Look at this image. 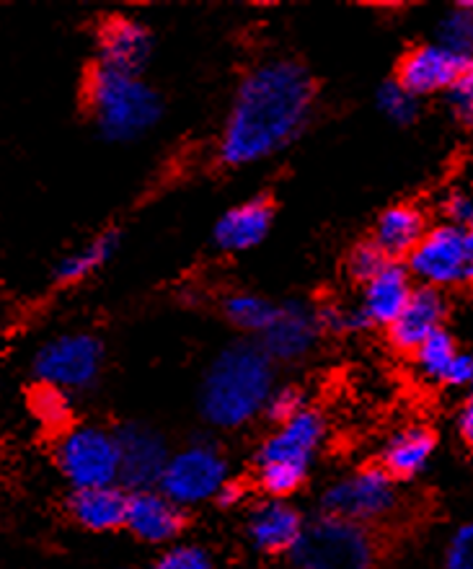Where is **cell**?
I'll return each instance as SVG.
<instances>
[{
	"label": "cell",
	"mask_w": 473,
	"mask_h": 569,
	"mask_svg": "<svg viewBox=\"0 0 473 569\" xmlns=\"http://www.w3.org/2000/svg\"><path fill=\"white\" fill-rule=\"evenodd\" d=\"M321 339V327L315 308L303 300H290L285 306H278L274 319L264 335L259 337V347L266 352L274 366L278 362H301L315 350Z\"/></svg>",
	"instance_id": "4fadbf2b"
},
{
	"label": "cell",
	"mask_w": 473,
	"mask_h": 569,
	"mask_svg": "<svg viewBox=\"0 0 473 569\" xmlns=\"http://www.w3.org/2000/svg\"><path fill=\"white\" fill-rule=\"evenodd\" d=\"M305 531L303 512L290 500L264 497L251 508L246 518V536L259 555H290Z\"/></svg>",
	"instance_id": "2e32d148"
},
{
	"label": "cell",
	"mask_w": 473,
	"mask_h": 569,
	"mask_svg": "<svg viewBox=\"0 0 473 569\" xmlns=\"http://www.w3.org/2000/svg\"><path fill=\"white\" fill-rule=\"evenodd\" d=\"M319 86L293 58L256 62L239 81L218 140V158L228 169L270 161L293 146L311 124Z\"/></svg>",
	"instance_id": "6da1fadb"
},
{
	"label": "cell",
	"mask_w": 473,
	"mask_h": 569,
	"mask_svg": "<svg viewBox=\"0 0 473 569\" xmlns=\"http://www.w3.org/2000/svg\"><path fill=\"white\" fill-rule=\"evenodd\" d=\"M305 409V399L303 391L298 386H274L270 401L264 407V417L272 420L274 425H282L290 417H295L298 412Z\"/></svg>",
	"instance_id": "1f68e13d"
},
{
	"label": "cell",
	"mask_w": 473,
	"mask_h": 569,
	"mask_svg": "<svg viewBox=\"0 0 473 569\" xmlns=\"http://www.w3.org/2000/svg\"><path fill=\"white\" fill-rule=\"evenodd\" d=\"M473 73V58L445 50L437 42H424L409 50L399 62L396 81L416 99L445 93L459 78Z\"/></svg>",
	"instance_id": "8fae6325"
},
{
	"label": "cell",
	"mask_w": 473,
	"mask_h": 569,
	"mask_svg": "<svg viewBox=\"0 0 473 569\" xmlns=\"http://www.w3.org/2000/svg\"><path fill=\"white\" fill-rule=\"evenodd\" d=\"M455 432H459V438L466 442V446H471L473 442V401H471V397L463 399L459 412H455Z\"/></svg>",
	"instance_id": "74e56055"
},
{
	"label": "cell",
	"mask_w": 473,
	"mask_h": 569,
	"mask_svg": "<svg viewBox=\"0 0 473 569\" xmlns=\"http://www.w3.org/2000/svg\"><path fill=\"white\" fill-rule=\"evenodd\" d=\"M29 409L47 432L60 435L73 425V399L68 391L52 389V386H34L29 397Z\"/></svg>",
	"instance_id": "484cf974"
},
{
	"label": "cell",
	"mask_w": 473,
	"mask_h": 569,
	"mask_svg": "<svg viewBox=\"0 0 473 569\" xmlns=\"http://www.w3.org/2000/svg\"><path fill=\"white\" fill-rule=\"evenodd\" d=\"M443 223L459 226V228H469L473 226V200L466 189H451L447 197L443 200Z\"/></svg>",
	"instance_id": "e575fe53"
},
{
	"label": "cell",
	"mask_w": 473,
	"mask_h": 569,
	"mask_svg": "<svg viewBox=\"0 0 473 569\" xmlns=\"http://www.w3.org/2000/svg\"><path fill=\"white\" fill-rule=\"evenodd\" d=\"M288 557L293 569H375V541L368 528L319 516Z\"/></svg>",
	"instance_id": "9c48e42d"
},
{
	"label": "cell",
	"mask_w": 473,
	"mask_h": 569,
	"mask_svg": "<svg viewBox=\"0 0 473 569\" xmlns=\"http://www.w3.org/2000/svg\"><path fill=\"white\" fill-rule=\"evenodd\" d=\"M278 366L259 342H235L215 355L200 386L202 420L215 430H241L264 415Z\"/></svg>",
	"instance_id": "7a4b0ae2"
},
{
	"label": "cell",
	"mask_w": 473,
	"mask_h": 569,
	"mask_svg": "<svg viewBox=\"0 0 473 569\" xmlns=\"http://www.w3.org/2000/svg\"><path fill=\"white\" fill-rule=\"evenodd\" d=\"M151 569H215V562L200 543H171L155 557Z\"/></svg>",
	"instance_id": "f1b7e54d"
},
{
	"label": "cell",
	"mask_w": 473,
	"mask_h": 569,
	"mask_svg": "<svg viewBox=\"0 0 473 569\" xmlns=\"http://www.w3.org/2000/svg\"><path fill=\"white\" fill-rule=\"evenodd\" d=\"M375 107L393 124H412L422 112V101L412 97L396 78L381 83V89L375 93Z\"/></svg>",
	"instance_id": "83f0119b"
},
{
	"label": "cell",
	"mask_w": 473,
	"mask_h": 569,
	"mask_svg": "<svg viewBox=\"0 0 473 569\" xmlns=\"http://www.w3.org/2000/svg\"><path fill=\"white\" fill-rule=\"evenodd\" d=\"M414 290V280L404 262H389L373 280L362 284V298L358 311L365 321V327H383L389 329L393 319L406 306L409 296Z\"/></svg>",
	"instance_id": "d6986e66"
},
{
	"label": "cell",
	"mask_w": 473,
	"mask_h": 569,
	"mask_svg": "<svg viewBox=\"0 0 473 569\" xmlns=\"http://www.w3.org/2000/svg\"><path fill=\"white\" fill-rule=\"evenodd\" d=\"M319 316L321 331H334V335H350V331L368 329L365 321L358 311V306H344V303H326L323 308H315Z\"/></svg>",
	"instance_id": "4dcf8cb0"
},
{
	"label": "cell",
	"mask_w": 473,
	"mask_h": 569,
	"mask_svg": "<svg viewBox=\"0 0 473 569\" xmlns=\"http://www.w3.org/2000/svg\"><path fill=\"white\" fill-rule=\"evenodd\" d=\"M404 267L422 288L455 290L473 280V233L451 223L430 226Z\"/></svg>",
	"instance_id": "30bf717a"
},
{
	"label": "cell",
	"mask_w": 473,
	"mask_h": 569,
	"mask_svg": "<svg viewBox=\"0 0 473 569\" xmlns=\"http://www.w3.org/2000/svg\"><path fill=\"white\" fill-rule=\"evenodd\" d=\"M461 352V345L455 335L447 327L437 329L435 335H430L424 342L412 352L414 358V370L420 373L424 381L440 383L443 386V378L455 360V355Z\"/></svg>",
	"instance_id": "d4e9b609"
},
{
	"label": "cell",
	"mask_w": 473,
	"mask_h": 569,
	"mask_svg": "<svg viewBox=\"0 0 473 569\" xmlns=\"http://www.w3.org/2000/svg\"><path fill=\"white\" fill-rule=\"evenodd\" d=\"M120 231H104L93 236L89 243H83L81 249H76L73 254L62 257L58 267H54V282L58 284H78L85 278H91L93 272H99L109 259L120 249Z\"/></svg>",
	"instance_id": "603a6c76"
},
{
	"label": "cell",
	"mask_w": 473,
	"mask_h": 569,
	"mask_svg": "<svg viewBox=\"0 0 473 569\" xmlns=\"http://www.w3.org/2000/svg\"><path fill=\"white\" fill-rule=\"evenodd\" d=\"M278 311V303H272L270 298L259 296V292H231L223 300V316L231 327L246 331V335L262 337L264 329L270 327Z\"/></svg>",
	"instance_id": "cb8c5ba5"
},
{
	"label": "cell",
	"mask_w": 473,
	"mask_h": 569,
	"mask_svg": "<svg viewBox=\"0 0 473 569\" xmlns=\"http://www.w3.org/2000/svg\"><path fill=\"white\" fill-rule=\"evenodd\" d=\"M104 342L91 331H62L37 347L31 358V373L37 386H52L60 391H85L99 381L104 370Z\"/></svg>",
	"instance_id": "8992f818"
},
{
	"label": "cell",
	"mask_w": 473,
	"mask_h": 569,
	"mask_svg": "<svg viewBox=\"0 0 473 569\" xmlns=\"http://www.w3.org/2000/svg\"><path fill=\"white\" fill-rule=\"evenodd\" d=\"M243 500H246V487H243L239 479H228L212 502H218L220 508L228 510V508H239Z\"/></svg>",
	"instance_id": "8d00e7d4"
},
{
	"label": "cell",
	"mask_w": 473,
	"mask_h": 569,
	"mask_svg": "<svg viewBox=\"0 0 473 569\" xmlns=\"http://www.w3.org/2000/svg\"><path fill=\"white\" fill-rule=\"evenodd\" d=\"M187 516L179 505L158 489H140L128 497V516L124 528L148 547H171L184 531Z\"/></svg>",
	"instance_id": "9a60e30c"
},
{
	"label": "cell",
	"mask_w": 473,
	"mask_h": 569,
	"mask_svg": "<svg viewBox=\"0 0 473 569\" xmlns=\"http://www.w3.org/2000/svg\"><path fill=\"white\" fill-rule=\"evenodd\" d=\"M447 107H451L453 120L461 124V128H471L473 122V73L463 76L455 81L451 89L445 91Z\"/></svg>",
	"instance_id": "836d02e7"
},
{
	"label": "cell",
	"mask_w": 473,
	"mask_h": 569,
	"mask_svg": "<svg viewBox=\"0 0 473 569\" xmlns=\"http://www.w3.org/2000/svg\"><path fill=\"white\" fill-rule=\"evenodd\" d=\"M437 453V435L427 425H406L385 440L381 469L393 481H412L430 469Z\"/></svg>",
	"instance_id": "ffe728a7"
},
{
	"label": "cell",
	"mask_w": 473,
	"mask_h": 569,
	"mask_svg": "<svg viewBox=\"0 0 473 569\" xmlns=\"http://www.w3.org/2000/svg\"><path fill=\"white\" fill-rule=\"evenodd\" d=\"M427 216L422 208L409 202H399L385 208L373 226V247L389 259V262H404L412 254L422 236L427 233Z\"/></svg>",
	"instance_id": "7402d4cb"
},
{
	"label": "cell",
	"mask_w": 473,
	"mask_h": 569,
	"mask_svg": "<svg viewBox=\"0 0 473 569\" xmlns=\"http://www.w3.org/2000/svg\"><path fill=\"white\" fill-rule=\"evenodd\" d=\"M326 440V420L319 409L305 407L262 440L256 450V485L270 500H290L311 477V466Z\"/></svg>",
	"instance_id": "277c9868"
},
{
	"label": "cell",
	"mask_w": 473,
	"mask_h": 569,
	"mask_svg": "<svg viewBox=\"0 0 473 569\" xmlns=\"http://www.w3.org/2000/svg\"><path fill=\"white\" fill-rule=\"evenodd\" d=\"M128 489L120 485L73 489L68 497V516L76 526L91 533H114L124 528L128 516Z\"/></svg>",
	"instance_id": "44dd1931"
},
{
	"label": "cell",
	"mask_w": 473,
	"mask_h": 569,
	"mask_svg": "<svg viewBox=\"0 0 473 569\" xmlns=\"http://www.w3.org/2000/svg\"><path fill=\"white\" fill-rule=\"evenodd\" d=\"M435 42L443 44L445 50L471 58V50H473V6H471V0H463V3L451 8V11L440 19Z\"/></svg>",
	"instance_id": "4316f807"
},
{
	"label": "cell",
	"mask_w": 473,
	"mask_h": 569,
	"mask_svg": "<svg viewBox=\"0 0 473 569\" xmlns=\"http://www.w3.org/2000/svg\"><path fill=\"white\" fill-rule=\"evenodd\" d=\"M401 492L381 466H360L331 481L321 492V516L368 528L383 523L399 510Z\"/></svg>",
	"instance_id": "5b68a950"
},
{
	"label": "cell",
	"mask_w": 473,
	"mask_h": 569,
	"mask_svg": "<svg viewBox=\"0 0 473 569\" xmlns=\"http://www.w3.org/2000/svg\"><path fill=\"white\" fill-rule=\"evenodd\" d=\"M114 432L120 448V487L130 492L155 489L171 456L163 435L143 422H130Z\"/></svg>",
	"instance_id": "7c38bea8"
},
{
	"label": "cell",
	"mask_w": 473,
	"mask_h": 569,
	"mask_svg": "<svg viewBox=\"0 0 473 569\" xmlns=\"http://www.w3.org/2000/svg\"><path fill=\"white\" fill-rule=\"evenodd\" d=\"M54 463L73 489L120 485L117 432L101 425H70L54 440Z\"/></svg>",
	"instance_id": "ba28073f"
},
{
	"label": "cell",
	"mask_w": 473,
	"mask_h": 569,
	"mask_svg": "<svg viewBox=\"0 0 473 569\" xmlns=\"http://www.w3.org/2000/svg\"><path fill=\"white\" fill-rule=\"evenodd\" d=\"M385 264H389V259H385L381 251L373 247V241L368 239L360 241L358 247L350 251V257H346V274H350L354 282L365 284L368 280H373Z\"/></svg>",
	"instance_id": "f546056e"
},
{
	"label": "cell",
	"mask_w": 473,
	"mask_h": 569,
	"mask_svg": "<svg viewBox=\"0 0 473 569\" xmlns=\"http://www.w3.org/2000/svg\"><path fill=\"white\" fill-rule=\"evenodd\" d=\"M274 226V204L266 197H251V200L233 204L225 210L212 231V241L225 254H241V251L256 249Z\"/></svg>",
	"instance_id": "ac0fdd59"
},
{
	"label": "cell",
	"mask_w": 473,
	"mask_h": 569,
	"mask_svg": "<svg viewBox=\"0 0 473 569\" xmlns=\"http://www.w3.org/2000/svg\"><path fill=\"white\" fill-rule=\"evenodd\" d=\"M85 114L109 142H132L151 132L163 117V99L143 76L93 66L83 83Z\"/></svg>",
	"instance_id": "3957f363"
},
{
	"label": "cell",
	"mask_w": 473,
	"mask_h": 569,
	"mask_svg": "<svg viewBox=\"0 0 473 569\" xmlns=\"http://www.w3.org/2000/svg\"><path fill=\"white\" fill-rule=\"evenodd\" d=\"M471 381H473V358L471 352L461 350L451 362V368H447L443 386H451V389H466V386H471Z\"/></svg>",
	"instance_id": "d590c367"
},
{
	"label": "cell",
	"mask_w": 473,
	"mask_h": 569,
	"mask_svg": "<svg viewBox=\"0 0 473 569\" xmlns=\"http://www.w3.org/2000/svg\"><path fill=\"white\" fill-rule=\"evenodd\" d=\"M153 58V34L132 16H109L97 31V66L117 73L143 76Z\"/></svg>",
	"instance_id": "5bb4252c"
},
{
	"label": "cell",
	"mask_w": 473,
	"mask_h": 569,
	"mask_svg": "<svg viewBox=\"0 0 473 569\" xmlns=\"http://www.w3.org/2000/svg\"><path fill=\"white\" fill-rule=\"evenodd\" d=\"M228 479H233L231 461L220 446L210 440H194L169 456L155 489L187 510L215 500Z\"/></svg>",
	"instance_id": "52a82bcc"
},
{
	"label": "cell",
	"mask_w": 473,
	"mask_h": 569,
	"mask_svg": "<svg viewBox=\"0 0 473 569\" xmlns=\"http://www.w3.org/2000/svg\"><path fill=\"white\" fill-rule=\"evenodd\" d=\"M445 569H473V526L463 523L451 533L443 555Z\"/></svg>",
	"instance_id": "d6a6232c"
},
{
	"label": "cell",
	"mask_w": 473,
	"mask_h": 569,
	"mask_svg": "<svg viewBox=\"0 0 473 569\" xmlns=\"http://www.w3.org/2000/svg\"><path fill=\"white\" fill-rule=\"evenodd\" d=\"M447 321L445 292L432 288H414L406 306L389 327V342L396 352L412 355L430 335L443 329Z\"/></svg>",
	"instance_id": "e0dca14e"
}]
</instances>
